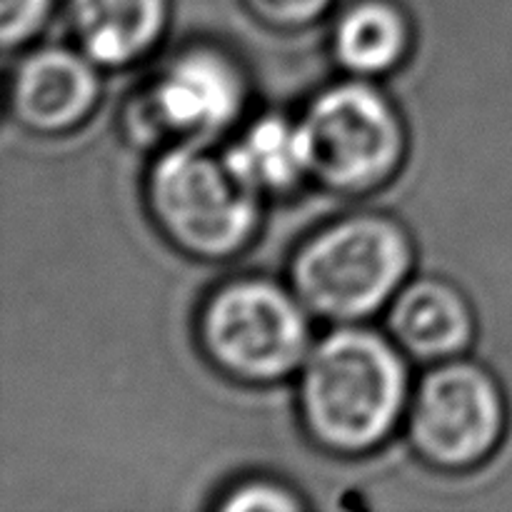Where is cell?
<instances>
[{"mask_svg": "<svg viewBox=\"0 0 512 512\" xmlns=\"http://www.w3.org/2000/svg\"><path fill=\"white\" fill-rule=\"evenodd\" d=\"M408 368L395 340L340 325L310 348L300 368V413L333 453H368L408 410Z\"/></svg>", "mask_w": 512, "mask_h": 512, "instance_id": "1", "label": "cell"}, {"mask_svg": "<svg viewBox=\"0 0 512 512\" xmlns=\"http://www.w3.org/2000/svg\"><path fill=\"white\" fill-rule=\"evenodd\" d=\"M413 268V243L403 225L360 213L320 230L293 260V290L310 313L348 325L393 303Z\"/></svg>", "mask_w": 512, "mask_h": 512, "instance_id": "2", "label": "cell"}, {"mask_svg": "<svg viewBox=\"0 0 512 512\" xmlns=\"http://www.w3.org/2000/svg\"><path fill=\"white\" fill-rule=\"evenodd\" d=\"M148 203L165 238L205 260L240 253L260 223V190L235 170L228 155L200 143H180L153 165Z\"/></svg>", "mask_w": 512, "mask_h": 512, "instance_id": "3", "label": "cell"}, {"mask_svg": "<svg viewBox=\"0 0 512 512\" xmlns=\"http://www.w3.org/2000/svg\"><path fill=\"white\" fill-rule=\"evenodd\" d=\"M308 178L333 193H370L398 173L405 128L388 95L363 80L323 90L298 123Z\"/></svg>", "mask_w": 512, "mask_h": 512, "instance_id": "4", "label": "cell"}, {"mask_svg": "<svg viewBox=\"0 0 512 512\" xmlns=\"http://www.w3.org/2000/svg\"><path fill=\"white\" fill-rule=\"evenodd\" d=\"M298 293L243 278L215 290L200 313V343L218 370L245 383H273L303 368L313 338Z\"/></svg>", "mask_w": 512, "mask_h": 512, "instance_id": "5", "label": "cell"}, {"mask_svg": "<svg viewBox=\"0 0 512 512\" xmlns=\"http://www.w3.org/2000/svg\"><path fill=\"white\" fill-rule=\"evenodd\" d=\"M503 433V390L470 360H443L420 380L408 405L410 443L435 468L465 470L483 463Z\"/></svg>", "mask_w": 512, "mask_h": 512, "instance_id": "6", "label": "cell"}, {"mask_svg": "<svg viewBox=\"0 0 512 512\" xmlns=\"http://www.w3.org/2000/svg\"><path fill=\"white\" fill-rule=\"evenodd\" d=\"M245 103L243 73L233 58L210 48L185 50L145 90L135 110L140 133L200 143L228 128Z\"/></svg>", "mask_w": 512, "mask_h": 512, "instance_id": "7", "label": "cell"}, {"mask_svg": "<svg viewBox=\"0 0 512 512\" xmlns=\"http://www.w3.org/2000/svg\"><path fill=\"white\" fill-rule=\"evenodd\" d=\"M95 65L85 53L68 48H40L25 55L10 85L15 120L43 135L73 130L100 98Z\"/></svg>", "mask_w": 512, "mask_h": 512, "instance_id": "8", "label": "cell"}, {"mask_svg": "<svg viewBox=\"0 0 512 512\" xmlns=\"http://www.w3.org/2000/svg\"><path fill=\"white\" fill-rule=\"evenodd\" d=\"M388 325L400 350L423 360L455 358L475 335L465 295L438 278L405 283L390 303Z\"/></svg>", "mask_w": 512, "mask_h": 512, "instance_id": "9", "label": "cell"}, {"mask_svg": "<svg viewBox=\"0 0 512 512\" xmlns=\"http://www.w3.org/2000/svg\"><path fill=\"white\" fill-rule=\"evenodd\" d=\"M70 28L93 63L118 68L155 48L168 25V0H70Z\"/></svg>", "mask_w": 512, "mask_h": 512, "instance_id": "10", "label": "cell"}, {"mask_svg": "<svg viewBox=\"0 0 512 512\" xmlns=\"http://www.w3.org/2000/svg\"><path fill=\"white\" fill-rule=\"evenodd\" d=\"M333 45L340 65L350 73H390L408 53V20L393 3L363 0L345 10L338 20Z\"/></svg>", "mask_w": 512, "mask_h": 512, "instance_id": "11", "label": "cell"}, {"mask_svg": "<svg viewBox=\"0 0 512 512\" xmlns=\"http://www.w3.org/2000/svg\"><path fill=\"white\" fill-rule=\"evenodd\" d=\"M225 155L260 193H278L308 175L300 128L283 118L258 120Z\"/></svg>", "mask_w": 512, "mask_h": 512, "instance_id": "12", "label": "cell"}, {"mask_svg": "<svg viewBox=\"0 0 512 512\" xmlns=\"http://www.w3.org/2000/svg\"><path fill=\"white\" fill-rule=\"evenodd\" d=\"M53 0H3L0 33L8 48L25 43L45 23Z\"/></svg>", "mask_w": 512, "mask_h": 512, "instance_id": "13", "label": "cell"}, {"mask_svg": "<svg viewBox=\"0 0 512 512\" xmlns=\"http://www.w3.org/2000/svg\"><path fill=\"white\" fill-rule=\"evenodd\" d=\"M333 0H248L253 13L275 28H300L318 20Z\"/></svg>", "mask_w": 512, "mask_h": 512, "instance_id": "14", "label": "cell"}, {"mask_svg": "<svg viewBox=\"0 0 512 512\" xmlns=\"http://www.w3.org/2000/svg\"><path fill=\"white\" fill-rule=\"evenodd\" d=\"M225 510H298L300 500L290 490L280 485L268 483V480H255L235 488L223 500Z\"/></svg>", "mask_w": 512, "mask_h": 512, "instance_id": "15", "label": "cell"}]
</instances>
